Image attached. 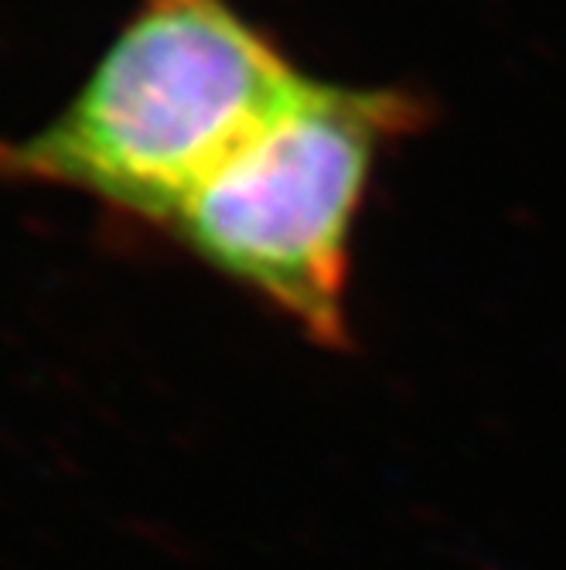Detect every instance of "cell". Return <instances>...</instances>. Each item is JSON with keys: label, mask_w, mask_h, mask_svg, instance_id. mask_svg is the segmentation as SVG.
Segmentation results:
<instances>
[{"label": "cell", "mask_w": 566, "mask_h": 570, "mask_svg": "<svg viewBox=\"0 0 566 570\" xmlns=\"http://www.w3.org/2000/svg\"><path fill=\"white\" fill-rule=\"evenodd\" d=\"M417 117L409 92L304 76L171 226L315 345L345 348L355 223L379 154Z\"/></svg>", "instance_id": "cell-2"}, {"label": "cell", "mask_w": 566, "mask_h": 570, "mask_svg": "<svg viewBox=\"0 0 566 570\" xmlns=\"http://www.w3.org/2000/svg\"><path fill=\"white\" fill-rule=\"evenodd\" d=\"M300 79L232 0H143L62 117L0 147V168L171 223Z\"/></svg>", "instance_id": "cell-1"}]
</instances>
